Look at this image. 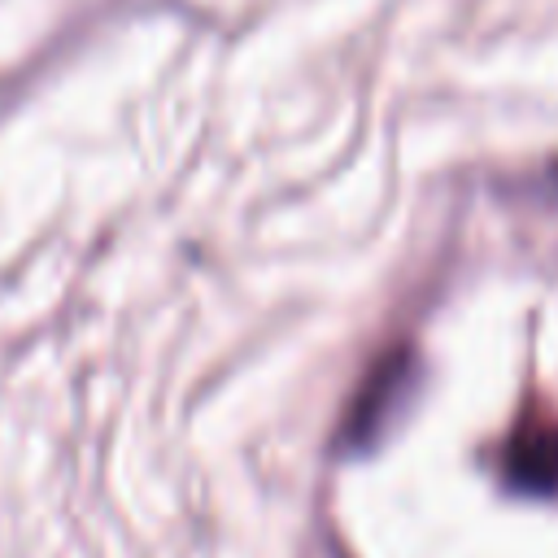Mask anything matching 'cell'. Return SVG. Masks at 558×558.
<instances>
[{
    "label": "cell",
    "instance_id": "1",
    "mask_svg": "<svg viewBox=\"0 0 558 558\" xmlns=\"http://www.w3.org/2000/svg\"><path fill=\"white\" fill-rule=\"evenodd\" d=\"M506 480L519 493H558V418L527 414L506 445Z\"/></svg>",
    "mask_w": 558,
    "mask_h": 558
}]
</instances>
